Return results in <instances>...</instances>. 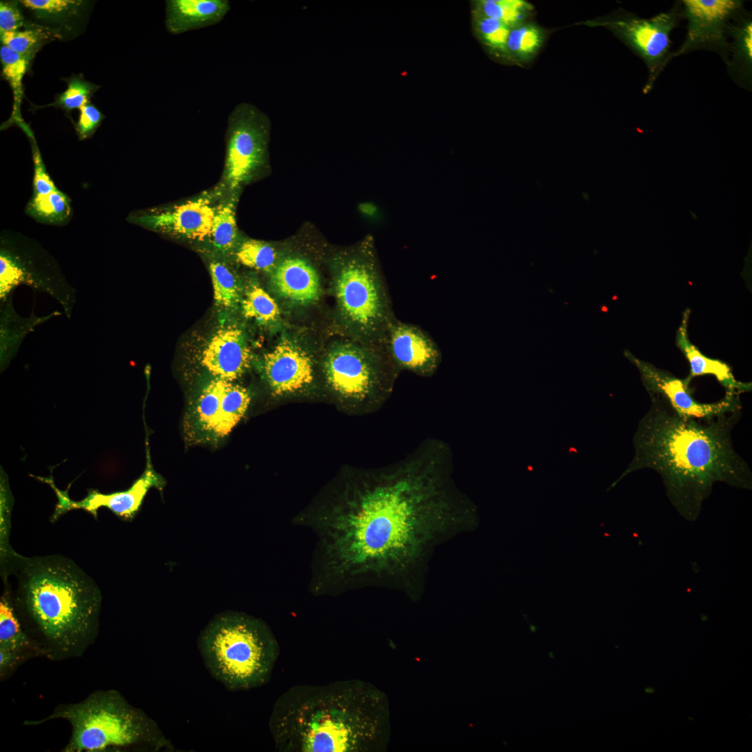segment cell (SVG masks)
Instances as JSON below:
<instances>
[{
    "mask_svg": "<svg viewBox=\"0 0 752 752\" xmlns=\"http://www.w3.org/2000/svg\"><path fill=\"white\" fill-rule=\"evenodd\" d=\"M269 132V118L255 105L242 102L230 112L224 174L230 191L240 189L265 164Z\"/></svg>",
    "mask_w": 752,
    "mask_h": 752,
    "instance_id": "30bf717a",
    "label": "cell"
},
{
    "mask_svg": "<svg viewBox=\"0 0 752 752\" xmlns=\"http://www.w3.org/2000/svg\"><path fill=\"white\" fill-rule=\"evenodd\" d=\"M0 598V677L13 672L22 661L40 655L25 632L16 612L11 593L5 586Z\"/></svg>",
    "mask_w": 752,
    "mask_h": 752,
    "instance_id": "d6986e66",
    "label": "cell"
},
{
    "mask_svg": "<svg viewBox=\"0 0 752 752\" xmlns=\"http://www.w3.org/2000/svg\"><path fill=\"white\" fill-rule=\"evenodd\" d=\"M240 306L244 317L261 324L275 322L280 317L274 299L255 281L249 282L246 286Z\"/></svg>",
    "mask_w": 752,
    "mask_h": 752,
    "instance_id": "1f68e13d",
    "label": "cell"
},
{
    "mask_svg": "<svg viewBox=\"0 0 752 752\" xmlns=\"http://www.w3.org/2000/svg\"><path fill=\"white\" fill-rule=\"evenodd\" d=\"M624 355L639 371L649 395L661 398L682 418L710 419L742 409L739 394L726 392L718 402H700L693 398L684 379L637 358L628 350L624 351Z\"/></svg>",
    "mask_w": 752,
    "mask_h": 752,
    "instance_id": "7c38bea8",
    "label": "cell"
},
{
    "mask_svg": "<svg viewBox=\"0 0 752 752\" xmlns=\"http://www.w3.org/2000/svg\"><path fill=\"white\" fill-rule=\"evenodd\" d=\"M67 88L56 95L53 103L45 107L52 106L61 109L66 113H70L74 109H79L84 105L91 102L90 99L99 86L85 80L82 75H72L65 78Z\"/></svg>",
    "mask_w": 752,
    "mask_h": 752,
    "instance_id": "8d00e7d4",
    "label": "cell"
},
{
    "mask_svg": "<svg viewBox=\"0 0 752 752\" xmlns=\"http://www.w3.org/2000/svg\"><path fill=\"white\" fill-rule=\"evenodd\" d=\"M25 132L31 137L32 155L34 164L33 194H47L58 189L53 180L49 176L37 143L31 131L26 128Z\"/></svg>",
    "mask_w": 752,
    "mask_h": 752,
    "instance_id": "ab89813d",
    "label": "cell"
},
{
    "mask_svg": "<svg viewBox=\"0 0 752 752\" xmlns=\"http://www.w3.org/2000/svg\"><path fill=\"white\" fill-rule=\"evenodd\" d=\"M280 752L383 751L390 734L386 695L352 679L327 684H299L275 701L269 721Z\"/></svg>",
    "mask_w": 752,
    "mask_h": 752,
    "instance_id": "3957f363",
    "label": "cell"
},
{
    "mask_svg": "<svg viewBox=\"0 0 752 752\" xmlns=\"http://www.w3.org/2000/svg\"><path fill=\"white\" fill-rule=\"evenodd\" d=\"M264 377L276 395H286L306 389L313 382L314 370L309 354L287 338L281 339L263 358Z\"/></svg>",
    "mask_w": 752,
    "mask_h": 752,
    "instance_id": "e0dca14e",
    "label": "cell"
},
{
    "mask_svg": "<svg viewBox=\"0 0 752 752\" xmlns=\"http://www.w3.org/2000/svg\"><path fill=\"white\" fill-rule=\"evenodd\" d=\"M251 348L243 331L235 324L220 327L202 351L201 363L213 378L233 382L250 368Z\"/></svg>",
    "mask_w": 752,
    "mask_h": 752,
    "instance_id": "ac0fdd59",
    "label": "cell"
},
{
    "mask_svg": "<svg viewBox=\"0 0 752 752\" xmlns=\"http://www.w3.org/2000/svg\"><path fill=\"white\" fill-rule=\"evenodd\" d=\"M687 33L673 58L696 50L717 54L726 64L729 54L728 28L744 8L742 0H682Z\"/></svg>",
    "mask_w": 752,
    "mask_h": 752,
    "instance_id": "4fadbf2b",
    "label": "cell"
},
{
    "mask_svg": "<svg viewBox=\"0 0 752 752\" xmlns=\"http://www.w3.org/2000/svg\"><path fill=\"white\" fill-rule=\"evenodd\" d=\"M15 1H1L0 2V34L14 31L22 29L24 25V19Z\"/></svg>",
    "mask_w": 752,
    "mask_h": 752,
    "instance_id": "b9f144b4",
    "label": "cell"
},
{
    "mask_svg": "<svg viewBox=\"0 0 752 752\" xmlns=\"http://www.w3.org/2000/svg\"><path fill=\"white\" fill-rule=\"evenodd\" d=\"M165 3L164 23L172 35L217 24L230 9L228 0H166Z\"/></svg>",
    "mask_w": 752,
    "mask_h": 752,
    "instance_id": "44dd1931",
    "label": "cell"
},
{
    "mask_svg": "<svg viewBox=\"0 0 752 752\" xmlns=\"http://www.w3.org/2000/svg\"><path fill=\"white\" fill-rule=\"evenodd\" d=\"M251 402L247 389L228 382L222 402V416L218 439L228 435L244 416Z\"/></svg>",
    "mask_w": 752,
    "mask_h": 752,
    "instance_id": "836d02e7",
    "label": "cell"
},
{
    "mask_svg": "<svg viewBox=\"0 0 752 752\" xmlns=\"http://www.w3.org/2000/svg\"><path fill=\"white\" fill-rule=\"evenodd\" d=\"M1 306V368L3 370L15 357L26 336L34 327L54 317L57 313L38 318L32 316L24 318L19 316L13 307L12 296Z\"/></svg>",
    "mask_w": 752,
    "mask_h": 752,
    "instance_id": "d4e9b609",
    "label": "cell"
},
{
    "mask_svg": "<svg viewBox=\"0 0 752 752\" xmlns=\"http://www.w3.org/2000/svg\"><path fill=\"white\" fill-rule=\"evenodd\" d=\"M13 505V498L10 491L4 474H1V503H0V560L1 563L6 561L15 554L10 545V515Z\"/></svg>",
    "mask_w": 752,
    "mask_h": 752,
    "instance_id": "f35d334b",
    "label": "cell"
},
{
    "mask_svg": "<svg viewBox=\"0 0 752 752\" xmlns=\"http://www.w3.org/2000/svg\"><path fill=\"white\" fill-rule=\"evenodd\" d=\"M650 397L651 405L633 437L634 457L609 489L635 471L652 469L676 510L694 522L716 483L752 489L750 467L731 438L741 410L710 419L684 418L661 398Z\"/></svg>",
    "mask_w": 752,
    "mask_h": 752,
    "instance_id": "7a4b0ae2",
    "label": "cell"
},
{
    "mask_svg": "<svg viewBox=\"0 0 752 752\" xmlns=\"http://www.w3.org/2000/svg\"><path fill=\"white\" fill-rule=\"evenodd\" d=\"M104 118V114L93 104L89 102L81 107L78 120L75 123L79 139L84 140L92 136Z\"/></svg>",
    "mask_w": 752,
    "mask_h": 752,
    "instance_id": "60d3db41",
    "label": "cell"
},
{
    "mask_svg": "<svg viewBox=\"0 0 752 752\" xmlns=\"http://www.w3.org/2000/svg\"><path fill=\"white\" fill-rule=\"evenodd\" d=\"M215 207L207 196H202L180 205L136 215L132 220L157 232L204 241L210 236Z\"/></svg>",
    "mask_w": 752,
    "mask_h": 752,
    "instance_id": "2e32d148",
    "label": "cell"
},
{
    "mask_svg": "<svg viewBox=\"0 0 752 752\" xmlns=\"http://www.w3.org/2000/svg\"><path fill=\"white\" fill-rule=\"evenodd\" d=\"M19 3L36 17L52 20L75 16L84 5L80 0H21Z\"/></svg>",
    "mask_w": 752,
    "mask_h": 752,
    "instance_id": "74e56055",
    "label": "cell"
},
{
    "mask_svg": "<svg viewBox=\"0 0 752 752\" xmlns=\"http://www.w3.org/2000/svg\"><path fill=\"white\" fill-rule=\"evenodd\" d=\"M55 490L58 499L55 510L50 518L53 522L68 511L82 509L90 513L95 519L97 511L105 508L125 521H131L140 510L143 499L149 489L155 487L162 491L165 485V480L153 469L147 451L146 467L139 478L130 488L124 491L104 494L97 489H88L87 495L81 501H73L69 498L68 491L58 489L54 483L50 484Z\"/></svg>",
    "mask_w": 752,
    "mask_h": 752,
    "instance_id": "5bb4252c",
    "label": "cell"
},
{
    "mask_svg": "<svg viewBox=\"0 0 752 752\" xmlns=\"http://www.w3.org/2000/svg\"><path fill=\"white\" fill-rule=\"evenodd\" d=\"M475 29L480 40L495 56L509 61L507 42L511 28L492 18L475 13Z\"/></svg>",
    "mask_w": 752,
    "mask_h": 752,
    "instance_id": "d590c367",
    "label": "cell"
},
{
    "mask_svg": "<svg viewBox=\"0 0 752 752\" xmlns=\"http://www.w3.org/2000/svg\"><path fill=\"white\" fill-rule=\"evenodd\" d=\"M26 211L42 223L63 224L71 215L70 200L58 189L47 194H33Z\"/></svg>",
    "mask_w": 752,
    "mask_h": 752,
    "instance_id": "83f0119b",
    "label": "cell"
},
{
    "mask_svg": "<svg viewBox=\"0 0 752 752\" xmlns=\"http://www.w3.org/2000/svg\"><path fill=\"white\" fill-rule=\"evenodd\" d=\"M214 249L222 254L235 250L238 246V230L233 199L216 206L210 236Z\"/></svg>",
    "mask_w": 752,
    "mask_h": 752,
    "instance_id": "f1b7e54d",
    "label": "cell"
},
{
    "mask_svg": "<svg viewBox=\"0 0 752 752\" xmlns=\"http://www.w3.org/2000/svg\"><path fill=\"white\" fill-rule=\"evenodd\" d=\"M16 579L11 593L21 624L39 655L52 661L79 657L99 631L102 595L95 581L59 554L26 557L17 552L1 565Z\"/></svg>",
    "mask_w": 752,
    "mask_h": 752,
    "instance_id": "277c9868",
    "label": "cell"
},
{
    "mask_svg": "<svg viewBox=\"0 0 752 752\" xmlns=\"http://www.w3.org/2000/svg\"><path fill=\"white\" fill-rule=\"evenodd\" d=\"M547 36V30L532 21L512 28L507 42L509 61L521 66L529 63L540 51Z\"/></svg>",
    "mask_w": 752,
    "mask_h": 752,
    "instance_id": "484cf974",
    "label": "cell"
},
{
    "mask_svg": "<svg viewBox=\"0 0 752 752\" xmlns=\"http://www.w3.org/2000/svg\"><path fill=\"white\" fill-rule=\"evenodd\" d=\"M453 468L451 446L426 439L390 471L363 478L345 503L299 519L318 538L312 593L416 582L438 545L478 523Z\"/></svg>",
    "mask_w": 752,
    "mask_h": 752,
    "instance_id": "6da1fadb",
    "label": "cell"
},
{
    "mask_svg": "<svg viewBox=\"0 0 752 752\" xmlns=\"http://www.w3.org/2000/svg\"><path fill=\"white\" fill-rule=\"evenodd\" d=\"M336 293L355 334L366 344L384 347L389 329L396 319L391 315L369 240L338 265Z\"/></svg>",
    "mask_w": 752,
    "mask_h": 752,
    "instance_id": "52a82bcc",
    "label": "cell"
},
{
    "mask_svg": "<svg viewBox=\"0 0 752 752\" xmlns=\"http://www.w3.org/2000/svg\"><path fill=\"white\" fill-rule=\"evenodd\" d=\"M215 304L222 308H237L242 298V287L235 274L222 262L210 264Z\"/></svg>",
    "mask_w": 752,
    "mask_h": 752,
    "instance_id": "4dcf8cb0",
    "label": "cell"
},
{
    "mask_svg": "<svg viewBox=\"0 0 752 752\" xmlns=\"http://www.w3.org/2000/svg\"><path fill=\"white\" fill-rule=\"evenodd\" d=\"M684 19V6L680 0L668 11L650 18H642L620 8L582 24L608 29L643 61L648 72L642 90L645 95L651 91L657 77L673 58L670 50V34Z\"/></svg>",
    "mask_w": 752,
    "mask_h": 752,
    "instance_id": "9c48e42d",
    "label": "cell"
},
{
    "mask_svg": "<svg viewBox=\"0 0 752 752\" xmlns=\"http://www.w3.org/2000/svg\"><path fill=\"white\" fill-rule=\"evenodd\" d=\"M55 719L68 721L71 735L63 752L173 751L157 723L132 705L117 690H97L83 700L56 705L38 726Z\"/></svg>",
    "mask_w": 752,
    "mask_h": 752,
    "instance_id": "5b68a950",
    "label": "cell"
},
{
    "mask_svg": "<svg viewBox=\"0 0 752 752\" xmlns=\"http://www.w3.org/2000/svg\"><path fill=\"white\" fill-rule=\"evenodd\" d=\"M689 315L690 309L687 308L683 312L681 324L676 332V345L690 367L689 375L684 379L685 384L689 386L690 382L696 377L712 375L726 389V392L739 394L751 391V384L737 380L728 363L707 357L690 341L688 334Z\"/></svg>",
    "mask_w": 752,
    "mask_h": 752,
    "instance_id": "ffe728a7",
    "label": "cell"
},
{
    "mask_svg": "<svg viewBox=\"0 0 752 752\" xmlns=\"http://www.w3.org/2000/svg\"><path fill=\"white\" fill-rule=\"evenodd\" d=\"M32 251L1 242L0 253L1 301H6L19 285L25 284L45 292L63 306L66 316H71L76 301V290L65 280L52 259L32 256Z\"/></svg>",
    "mask_w": 752,
    "mask_h": 752,
    "instance_id": "8fae6325",
    "label": "cell"
},
{
    "mask_svg": "<svg viewBox=\"0 0 752 752\" xmlns=\"http://www.w3.org/2000/svg\"><path fill=\"white\" fill-rule=\"evenodd\" d=\"M729 54L727 73L740 88L752 91V14L744 7L733 18L728 28Z\"/></svg>",
    "mask_w": 752,
    "mask_h": 752,
    "instance_id": "603a6c76",
    "label": "cell"
},
{
    "mask_svg": "<svg viewBox=\"0 0 752 752\" xmlns=\"http://www.w3.org/2000/svg\"><path fill=\"white\" fill-rule=\"evenodd\" d=\"M324 370L327 383L334 392L368 408L385 398L400 372L385 351L353 345L331 350L324 361Z\"/></svg>",
    "mask_w": 752,
    "mask_h": 752,
    "instance_id": "ba28073f",
    "label": "cell"
},
{
    "mask_svg": "<svg viewBox=\"0 0 752 752\" xmlns=\"http://www.w3.org/2000/svg\"><path fill=\"white\" fill-rule=\"evenodd\" d=\"M475 13L497 19L512 29L531 21L535 8L524 0H481L476 3Z\"/></svg>",
    "mask_w": 752,
    "mask_h": 752,
    "instance_id": "f546056e",
    "label": "cell"
},
{
    "mask_svg": "<svg viewBox=\"0 0 752 752\" xmlns=\"http://www.w3.org/2000/svg\"><path fill=\"white\" fill-rule=\"evenodd\" d=\"M385 351L400 370L422 377L434 375L442 361V354L430 335L418 325L395 320L385 340Z\"/></svg>",
    "mask_w": 752,
    "mask_h": 752,
    "instance_id": "9a60e30c",
    "label": "cell"
},
{
    "mask_svg": "<svg viewBox=\"0 0 752 752\" xmlns=\"http://www.w3.org/2000/svg\"><path fill=\"white\" fill-rule=\"evenodd\" d=\"M1 75L8 81L13 93V116L20 123V106L23 96V78L31 61L6 45L0 48Z\"/></svg>",
    "mask_w": 752,
    "mask_h": 752,
    "instance_id": "d6a6232c",
    "label": "cell"
},
{
    "mask_svg": "<svg viewBox=\"0 0 752 752\" xmlns=\"http://www.w3.org/2000/svg\"><path fill=\"white\" fill-rule=\"evenodd\" d=\"M228 382L213 378L201 389L190 407L187 426L198 440H217L221 422L222 398Z\"/></svg>",
    "mask_w": 752,
    "mask_h": 752,
    "instance_id": "cb8c5ba5",
    "label": "cell"
},
{
    "mask_svg": "<svg viewBox=\"0 0 752 752\" xmlns=\"http://www.w3.org/2000/svg\"><path fill=\"white\" fill-rule=\"evenodd\" d=\"M197 644L208 672L230 691L267 683L280 652L264 621L233 611L216 615L201 631Z\"/></svg>",
    "mask_w": 752,
    "mask_h": 752,
    "instance_id": "8992f818",
    "label": "cell"
},
{
    "mask_svg": "<svg viewBox=\"0 0 752 752\" xmlns=\"http://www.w3.org/2000/svg\"><path fill=\"white\" fill-rule=\"evenodd\" d=\"M234 254L241 265L266 272L272 273L279 262L276 249L271 244L253 239L239 244Z\"/></svg>",
    "mask_w": 752,
    "mask_h": 752,
    "instance_id": "e575fe53",
    "label": "cell"
},
{
    "mask_svg": "<svg viewBox=\"0 0 752 752\" xmlns=\"http://www.w3.org/2000/svg\"><path fill=\"white\" fill-rule=\"evenodd\" d=\"M61 38L62 35L57 29L30 23L25 24L19 30L3 33L1 35V41L3 45L31 61L45 44Z\"/></svg>",
    "mask_w": 752,
    "mask_h": 752,
    "instance_id": "4316f807",
    "label": "cell"
},
{
    "mask_svg": "<svg viewBox=\"0 0 752 752\" xmlns=\"http://www.w3.org/2000/svg\"><path fill=\"white\" fill-rule=\"evenodd\" d=\"M272 278L277 292L292 302L306 304L320 297L319 276L313 266L301 258L289 256L280 260Z\"/></svg>",
    "mask_w": 752,
    "mask_h": 752,
    "instance_id": "7402d4cb",
    "label": "cell"
}]
</instances>
